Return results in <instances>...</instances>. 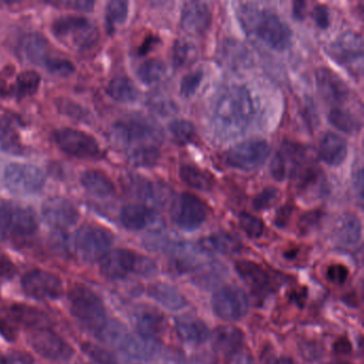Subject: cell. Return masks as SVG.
Listing matches in <instances>:
<instances>
[{"instance_id": "cell-59", "label": "cell", "mask_w": 364, "mask_h": 364, "mask_svg": "<svg viewBox=\"0 0 364 364\" xmlns=\"http://www.w3.org/2000/svg\"><path fill=\"white\" fill-rule=\"evenodd\" d=\"M157 42H159V39L154 37L148 38L142 44L141 48H140V55H146V53L150 52V50H152L153 46H156Z\"/></svg>"}, {"instance_id": "cell-19", "label": "cell", "mask_w": 364, "mask_h": 364, "mask_svg": "<svg viewBox=\"0 0 364 364\" xmlns=\"http://www.w3.org/2000/svg\"><path fill=\"white\" fill-rule=\"evenodd\" d=\"M235 269L242 280L255 293H270L276 287V277L255 262H236Z\"/></svg>"}, {"instance_id": "cell-57", "label": "cell", "mask_w": 364, "mask_h": 364, "mask_svg": "<svg viewBox=\"0 0 364 364\" xmlns=\"http://www.w3.org/2000/svg\"><path fill=\"white\" fill-rule=\"evenodd\" d=\"M334 351L338 355H347V353L351 351V344L349 342L348 338H341L334 343L333 345Z\"/></svg>"}, {"instance_id": "cell-7", "label": "cell", "mask_w": 364, "mask_h": 364, "mask_svg": "<svg viewBox=\"0 0 364 364\" xmlns=\"http://www.w3.org/2000/svg\"><path fill=\"white\" fill-rule=\"evenodd\" d=\"M73 244L76 253L82 261L95 263L112 250V236L103 228L84 225L76 232Z\"/></svg>"}, {"instance_id": "cell-31", "label": "cell", "mask_w": 364, "mask_h": 364, "mask_svg": "<svg viewBox=\"0 0 364 364\" xmlns=\"http://www.w3.org/2000/svg\"><path fill=\"white\" fill-rule=\"evenodd\" d=\"M41 76L33 70L21 72L14 84L10 85L9 95H14L18 101L33 97L39 90Z\"/></svg>"}, {"instance_id": "cell-10", "label": "cell", "mask_w": 364, "mask_h": 364, "mask_svg": "<svg viewBox=\"0 0 364 364\" xmlns=\"http://www.w3.org/2000/svg\"><path fill=\"white\" fill-rule=\"evenodd\" d=\"M270 155L268 142L251 139L240 142L230 149L225 154V161L230 167L245 172L255 171L264 165Z\"/></svg>"}, {"instance_id": "cell-14", "label": "cell", "mask_w": 364, "mask_h": 364, "mask_svg": "<svg viewBox=\"0 0 364 364\" xmlns=\"http://www.w3.org/2000/svg\"><path fill=\"white\" fill-rule=\"evenodd\" d=\"M213 310L219 318L227 321L242 319L248 312L249 300L240 287H225L213 296Z\"/></svg>"}, {"instance_id": "cell-53", "label": "cell", "mask_w": 364, "mask_h": 364, "mask_svg": "<svg viewBox=\"0 0 364 364\" xmlns=\"http://www.w3.org/2000/svg\"><path fill=\"white\" fill-rule=\"evenodd\" d=\"M321 218V213L318 210H314V212L306 213V215L301 217L299 221V229L302 231V233L312 230L317 223H319Z\"/></svg>"}, {"instance_id": "cell-26", "label": "cell", "mask_w": 364, "mask_h": 364, "mask_svg": "<svg viewBox=\"0 0 364 364\" xmlns=\"http://www.w3.org/2000/svg\"><path fill=\"white\" fill-rule=\"evenodd\" d=\"M80 184L90 195L100 199L112 197L116 191L112 181L100 170L88 169L82 172Z\"/></svg>"}, {"instance_id": "cell-21", "label": "cell", "mask_w": 364, "mask_h": 364, "mask_svg": "<svg viewBox=\"0 0 364 364\" xmlns=\"http://www.w3.org/2000/svg\"><path fill=\"white\" fill-rule=\"evenodd\" d=\"M315 78L318 92L328 103L342 104L348 99L350 90L336 72L328 68H319Z\"/></svg>"}, {"instance_id": "cell-42", "label": "cell", "mask_w": 364, "mask_h": 364, "mask_svg": "<svg viewBox=\"0 0 364 364\" xmlns=\"http://www.w3.org/2000/svg\"><path fill=\"white\" fill-rule=\"evenodd\" d=\"M240 225L242 231L250 238H259L263 235L265 225L259 217L248 213H242L240 216Z\"/></svg>"}, {"instance_id": "cell-12", "label": "cell", "mask_w": 364, "mask_h": 364, "mask_svg": "<svg viewBox=\"0 0 364 364\" xmlns=\"http://www.w3.org/2000/svg\"><path fill=\"white\" fill-rule=\"evenodd\" d=\"M208 210L205 203L191 193H181L171 206L173 223L181 229L193 231L205 223Z\"/></svg>"}, {"instance_id": "cell-24", "label": "cell", "mask_w": 364, "mask_h": 364, "mask_svg": "<svg viewBox=\"0 0 364 364\" xmlns=\"http://www.w3.org/2000/svg\"><path fill=\"white\" fill-rule=\"evenodd\" d=\"M348 153L346 140L334 133H327L319 144L318 154L327 165L336 167L346 159Z\"/></svg>"}, {"instance_id": "cell-30", "label": "cell", "mask_w": 364, "mask_h": 364, "mask_svg": "<svg viewBox=\"0 0 364 364\" xmlns=\"http://www.w3.org/2000/svg\"><path fill=\"white\" fill-rule=\"evenodd\" d=\"M149 294L153 299L156 300L168 310L178 311L184 308L186 304V300L182 294L176 287L166 283L153 284L149 289Z\"/></svg>"}, {"instance_id": "cell-63", "label": "cell", "mask_w": 364, "mask_h": 364, "mask_svg": "<svg viewBox=\"0 0 364 364\" xmlns=\"http://www.w3.org/2000/svg\"><path fill=\"white\" fill-rule=\"evenodd\" d=\"M328 364H351V363H349V362H346V361H332Z\"/></svg>"}, {"instance_id": "cell-50", "label": "cell", "mask_w": 364, "mask_h": 364, "mask_svg": "<svg viewBox=\"0 0 364 364\" xmlns=\"http://www.w3.org/2000/svg\"><path fill=\"white\" fill-rule=\"evenodd\" d=\"M191 46L186 41L178 40L174 43L173 48V63L176 67L180 68L184 65L188 60L191 55Z\"/></svg>"}, {"instance_id": "cell-20", "label": "cell", "mask_w": 364, "mask_h": 364, "mask_svg": "<svg viewBox=\"0 0 364 364\" xmlns=\"http://www.w3.org/2000/svg\"><path fill=\"white\" fill-rule=\"evenodd\" d=\"M212 24V10L204 1H187L181 16L183 31L189 35L201 36Z\"/></svg>"}, {"instance_id": "cell-52", "label": "cell", "mask_w": 364, "mask_h": 364, "mask_svg": "<svg viewBox=\"0 0 364 364\" xmlns=\"http://www.w3.org/2000/svg\"><path fill=\"white\" fill-rule=\"evenodd\" d=\"M313 20L316 23L317 26L321 29H327L330 25L329 10L326 6L317 5L313 9Z\"/></svg>"}, {"instance_id": "cell-1", "label": "cell", "mask_w": 364, "mask_h": 364, "mask_svg": "<svg viewBox=\"0 0 364 364\" xmlns=\"http://www.w3.org/2000/svg\"><path fill=\"white\" fill-rule=\"evenodd\" d=\"M255 106L248 89L244 86H230L217 99L213 120L221 135L234 137L248 127Z\"/></svg>"}, {"instance_id": "cell-28", "label": "cell", "mask_w": 364, "mask_h": 364, "mask_svg": "<svg viewBox=\"0 0 364 364\" xmlns=\"http://www.w3.org/2000/svg\"><path fill=\"white\" fill-rule=\"evenodd\" d=\"M9 315L20 325L33 330L48 328L50 323V319L43 311L25 304H14L10 306Z\"/></svg>"}, {"instance_id": "cell-34", "label": "cell", "mask_w": 364, "mask_h": 364, "mask_svg": "<svg viewBox=\"0 0 364 364\" xmlns=\"http://www.w3.org/2000/svg\"><path fill=\"white\" fill-rule=\"evenodd\" d=\"M200 246L208 252L233 253L240 249V244L230 234L216 233L201 240Z\"/></svg>"}, {"instance_id": "cell-16", "label": "cell", "mask_w": 364, "mask_h": 364, "mask_svg": "<svg viewBox=\"0 0 364 364\" xmlns=\"http://www.w3.org/2000/svg\"><path fill=\"white\" fill-rule=\"evenodd\" d=\"M29 343L36 353L52 361H65L74 353L73 347L50 328L33 330Z\"/></svg>"}, {"instance_id": "cell-17", "label": "cell", "mask_w": 364, "mask_h": 364, "mask_svg": "<svg viewBox=\"0 0 364 364\" xmlns=\"http://www.w3.org/2000/svg\"><path fill=\"white\" fill-rule=\"evenodd\" d=\"M306 150L304 146L294 144H283L277 152L270 165L272 176L277 181H284L287 178H296L306 166Z\"/></svg>"}, {"instance_id": "cell-41", "label": "cell", "mask_w": 364, "mask_h": 364, "mask_svg": "<svg viewBox=\"0 0 364 364\" xmlns=\"http://www.w3.org/2000/svg\"><path fill=\"white\" fill-rule=\"evenodd\" d=\"M129 16V3L122 0H112L106 7V21L110 28L123 24Z\"/></svg>"}, {"instance_id": "cell-22", "label": "cell", "mask_w": 364, "mask_h": 364, "mask_svg": "<svg viewBox=\"0 0 364 364\" xmlns=\"http://www.w3.org/2000/svg\"><path fill=\"white\" fill-rule=\"evenodd\" d=\"M18 52L27 63L46 67V63L54 57L52 55L50 42L40 33H29L20 42Z\"/></svg>"}, {"instance_id": "cell-49", "label": "cell", "mask_w": 364, "mask_h": 364, "mask_svg": "<svg viewBox=\"0 0 364 364\" xmlns=\"http://www.w3.org/2000/svg\"><path fill=\"white\" fill-rule=\"evenodd\" d=\"M348 268L343 264H332L328 267L327 278L334 284H343L348 278Z\"/></svg>"}, {"instance_id": "cell-54", "label": "cell", "mask_w": 364, "mask_h": 364, "mask_svg": "<svg viewBox=\"0 0 364 364\" xmlns=\"http://www.w3.org/2000/svg\"><path fill=\"white\" fill-rule=\"evenodd\" d=\"M16 266L12 263L11 259H8L3 253H0V278H12L16 274Z\"/></svg>"}, {"instance_id": "cell-39", "label": "cell", "mask_w": 364, "mask_h": 364, "mask_svg": "<svg viewBox=\"0 0 364 364\" xmlns=\"http://www.w3.org/2000/svg\"><path fill=\"white\" fill-rule=\"evenodd\" d=\"M328 120L336 129L346 134L353 133L360 127L355 117L348 110L342 109V108H333L330 110Z\"/></svg>"}, {"instance_id": "cell-36", "label": "cell", "mask_w": 364, "mask_h": 364, "mask_svg": "<svg viewBox=\"0 0 364 364\" xmlns=\"http://www.w3.org/2000/svg\"><path fill=\"white\" fill-rule=\"evenodd\" d=\"M157 146H138L127 149V159L135 167H152L159 159Z\"/></svg>"}, {"instance_id": "cell-5", "label": "cell", "mask_w": 364, "mask_h": 364, "mask_svg": "<svg viewBox=\"0 0 364 364\" xmlns=\"http://www.w3.org/2000/svg\"><path fill=\"white\" fill-rule=\"evenodd\" d=\"M112 140L117 144L129 149L138 146H157L163 139V133L144 119H131L118 122L112 129Z\"/></svg>"}, {"instance_id": "cell-25", "label": "cell", "mask_w": 364, "mask_h": 364, "mask_svg": "<svg viewBox=\"0 0 364 364\" xmlns=\"http://www.w3.org/2000/svg\"><path fill=\"white\" fill-rule=\"evenodd\" d=\"M210 338L213 347L217 351L231 355L240 350L244 341V333L240 328L234 326H220L214 330Z\"/></svg>"}, {"instance_id": "cell-6", "label": "cell", "mask_w": 364, "mask_h": 364, "mask_svg": "<svg viewBox=\"0 0 364 364\" xmlns=\"http://www.w3.org/2000/svg\"><path fill=\"white\" fill-rule=\"evenodd\" d=\"M328 54L349 73L361 76L363 71V38L353 31L338 36L327 48Z\"/></svg>"}, {"instance_id": "cell-45", "label": "cell", "mask_w": 364, "mask_h": 364, "mask_svg": "<svg viewBox=\"0 0 364 364\" xmlns=\"http://www.w3.org/2000/svg\"><path fill=\"white\" fill-rule=\"evenodd\" d=\"M56 104L60 112L65 114V116L76 119L78 121L88 120V114H87L86 110L77 104L74 103V102L69 101V100L59 99Z\"/></svg>"}, {"instance_id": "cell-4", "label": "cell", "mask_w": 364, "mask_h": 364, "mask_svg": "<svg viewBox=\"0 0 364 364\" xmlns=\"http://www.w3.org/2000/svg\"><path fill=\"white\" fill-rule=\"evenodd\" d=\"M52 31L61 43L78 52L91 50L100 40L99 27L85 16H61L53 23Z\"/></svg>"}, {"instance_id": "cell-43", "label": "cell", "mask_w": 364, "mask_h": 364, "mask_svg": "<svg viewBox=\"0 0 364 364\" xmlns=\"http://www.w3.org/2000/svg\"><path fill=\"white\" fill-rule=\"evenodd\" d=\"M46 69L53 75L67 77L75 71V67L71 61L61 57L54 56L46 65Z\"/></svg>"}, {"instance_id": "cell-38", "label": "cell", "mask_w": 364, "mask_h": 364, "mask_svg": "<svg viewBox=\"0 0 364 364\" xmlns=\"http://www.w3.org/2000/svg\"><path fill=\"white\" fill-rule=\"evenodd\" d=\"M20 136L16 133L14 123L8 117L0 116V144L8 152L21 151Z\"/></svg>"}, {"instance_id": "cell-3", "label": "cell", "mask_w": 364, "mask_h": 364, "mask_svg": "<svg viewBox=\"0 0 364 364\" xmlns=\"http://www.w3.org/2000/svg\"><path fill=\"white\" fill-rule=\"evenodd\" d=\"M70 310L87 331L101 338L108 325L107 313L101 298L88 287H74L69 295Z\"/></svg>"}, {"instance_id": "cell-23", "label": "cell", "mask_w": 364, "mask_h": 364, "mask_svg": "<svg viewBox=\"0 0 364 364\" xmlns=\"http://www.w3.org/2000/svg\"><path fill=\"white\" fill-rule=\"evenodd\" d=\"M176 330L183 341L191 344H202L210 336L206 323L193 315L178 317L176 321Z\"/></svg>"}, {"instance_id": "cell-48", "label": "cell", "mask_w": 364, "mask_h": 364, "mask_svg": "<svg viewBox=\"0 0 364 364\" xmlns=\"http://www.w3.org/2000/svg\"><path fill=\"white\" fill-rule=\"evenodd\" d=\"M0 364H35V360L25 351L11 350L0 355Z\"/></svg>"}, {"instance_id": "cell-62", "label": "cell", "mask_w": 364, "mask_h": 364, "mask_svg": "<svg viewBox=\"0 0 364 364\" xmlns=\"http://www.w3.org/2000/svg\"><path fill=\"white\" fill-rule=\"evenodd\" d=\"M304 8H306V4L304 3L294 4V14L299 20L304 18Z\"/></svg>"}, {"instance_id": "cell-40", "label": "cell", "mask_w": 364, "mask_h": 364, "mask_svg": "<svg viewBox=\"0 0 364 364\" xmlns=\"http://www.w3.org/2000/svg\"><path fill=\"white\" fill-rule=\"evenodd\" d=\"M169 132L174 141L178 144H187L193 141L196 135L195 125L187 120H174L169 124Z\"/></svg>"}, {"instance_id": "cell-58", "label": "cell", "mask_w": 364, "mask_h": 364, "mask_svg": "<svg viewBox=\"0 0 364 364\" xmlns=\"http://www.w3.org/2000/svg\"><path fill=\"white\" fill-rule=\"evenodd\" d=\"M0 334H3L5 338L9 341H14L16 338V331L11 326L8 325L1 317H0Z\"/></svg>"}, {"instance_id": "cell-15", "label": "cell", "mask_w": 364, "mask_h": 364, "mask_svg": "<svg viewBox=\"0 0 364 364\" xmlns=\"http://www.w3.org/2000/svg\"><path fill=\"white\" fill-rule=\"evenodd\" d=\"M144 259L129 249H112L100 261V269L105 278L120 280L132 272H141Z\"/></svg>"}, {"instance_id": "cell-51", "label": "cell", "mask_w": 364, "mask_h": 364, "mask_svg": "<svg viewBox=\"0 0 364 364\" xmlns=\"http://www.w3.org/2000/svg\"><path fill=\"white\" fill-rule=\"evenodd\" d=\"M54 5L67 8V9L76 10L80 12H91L95 8V1L90 0H71V1H59Z\"/></svg>"}, {"instance_id": "cell-13", "label": "cell", "mask_w": 364, "mask_h": 364, "mask_svg": "<svg viewBox=\"0 0 364 364\" xmlns=\"http://www.w3.org/2000/svg\"><path fill=\"white\" fill-rule=\"evenodd\" d=\"M21 284L24 293L33 299H58L63 294L61 279L46 270L33 269L26 272L23 276Z\"/></svg>"}, {"instance_id": "cell-29", "label": "cell", "mask_w": 364, "mask_h": 364, "mask_svg": "<svg viewBox=\"0 0 364 364\" xmlns=\"http://www.w3.org/2000/svg\"><path fill=\"white\" fill-rule=\"evenodd\" d=\"M336 240L344 246H355L362 238L361 220L357 215L346 214L338 221L334 230Z\"/></svg>"}, {"instance_id": "cell-18", "label": "cell", "mask_w": 364, "mask_h": 364, "mask_svg": "<svg viewBox=\"0 0 364 364\" xmlns=\"http://www.w3.org/2000/svg\"><path fill=\"white\" fill-rule=\"evenodd\" d=\"M42 215L50 227L65 230L73 227L80 219L76 206L67 198L52 197L42 204Z\"/></svg>"}, {"instance_id": "cell-2", "label": "cell", "mask_w": 364, "mask_h": 364, "mask_svg": "<svg viewBox=\"0 0 364 364\" xmlns=\"http://www.w3.org/2000/svg\"><path fill=\"white\" fill-rule=\"evenodd\" d=\"M242 24L264 44L274 50H284L291 46L289 25L269 10H244Z\"/></svg>"}, {"instance_id": "cell-8", "label": "cell", "mask_w": 364, "mask_h": 364, "mask_svg": "<svg viewBox=\"0 0 364 364\" xmlns=\"http://www.w3.org/2000/svg\"><path fill=\"white\" fill-rule=\"evenodd\" d=\"M38 228L37 215L31 208L14 202L0 204V232L7 235L24 237L35 234Z\"/></svg>"}, {"instance_id": "cell-35", "label": "cell", "mask_w": 364, "mask_h": 364, "mask_svg": "<svg viewBox=\"0 0 364 364\" xmlns=\"http://www.w3.org/2000/svg\"><path fill=\"white\" fill-rule=\"evenodd\" d=\"M180 178L185 184L200 191H210L213 180L208 174L195 166L183 165L180 169Z\"/></svg>"}, {"instance_id": "cell-27", "label": "cell", "mask_w": 364, "mask_h": 364, "mask_svg": "<svg viewBox=\"0 0 364 364\" xmlns=\"http://www.w3.org/2000/svg\"><path fill=\"white\" fill-rule=\"evenodd\" d=\"M154 219V213L142 204H129L121 210L120 220L123 227L129 231H140L148 227Z\"/></svg>"}, {"instance_id": "cell-61", "label": "cell", "mask_w": 364, "mask_h": 364, "mask_svg": "<svg viewBox=\"0 0 364 364\" xmlns=\"http://www.w3.org/2000/svg\"><path fill=\"white\" fill-rule=\"evenodd\" d=\"M266 364H296L295 361L289 357L272 358Z\"/></svg>"}, {"instance_id": "cell-56", "label": "cell", "mask_w": 364, "mask_h": 364, "mask_svg": "<svg viewBox=\"0 0 364 364\" xmlns=\"http://www.w3.org/2000/svg\"><path fill=\"white\" fill-rule=\"evenodd\" d=\"M291 212H293V208L291 206H284V208H280L277 213L276 219H274L277 227H285L291 218Z\"/></svg>"}, {"instance_id": "cell-47", "label": "cell", "mask_w": 364, "mask_h": 364, "mask_svg": "<svg viewBox=\"0 0 364 364\" xmlns=\"http://www.w3.org/2000/svg\"><path fill=\"white\" fill-rule=\"evenodd\" d=\"M278 197L279 191L276 188H265L253 198V208L257 210H266L277 201Z\"/></svg>"}, {"instance_id": "cell-46", "label": "cell", "mask_w": 364, "mask_h": 364, "mask_svg": "<svg viewBox=\"0 0 364 364\" xmlns=\"http://www.w3.org/2000/svg\"><path fill=\"white\" fill-rule=\"evenodd\" d=\"M88 357H90L93 361L97 364H114V358L105 349L101 348L97 345L91 344V343H84L82 346Z\"/></svg>"}, {"instance_id": "cell-32", "label": "cell", "mask_w": 364, "mask_h": 364, "mask_svg": "<svg viewBox=\"0 0 364 364\" xmlns=\"http://www.w3.org/2000/svg\"><path fill=\"white\" fill-rule=\"evenodd\" d=\"M135 319L138 334L144 338H154L155 340L156 336L163 331V315L159 314L155 310H149V309L140 310L136 314Z\"/></svg>"}, {"instance_id": "cell-60", "label": "cell", "mask_w": 364, "mask_h": 364, "mask_svg": "<svg viewBox=\"0 0 364 364\" xmlns=\"http://www.w3.org/2000/svg\"><path fill=\"white\" fill-rule=\"evenodd\" d=\"M355 188H357L358 193H359L360 200H362V196H363V172L360 169L355 176Z\"/></svg>"}, {"instance_id": "cell-33", "label": "cell", "mask_w": 364, "mask_h": 364, "mask_svg": "<svg viewBox=\"0 0 364 364\" xmlns=\"http://www.w3.org/2000/svg\"><path fill=\"white\" fill-rule=\"evenodd\" d=\"M107 93L112 100L123 104L134 103L139 95L135 84L127 77H116L110 80Z\"/></svg>"}, {"instance_id": "cell-55", "label": "cell", "mask_w": 364, "mask_h": 364, "mask_svg": "<svg viewBox=\"0 0 364 364\" xmlns=\"http://www.w3.org/2000/svg\"><path fill=\"white\" fill-rule=\"evenodd\" d=\"M228 364H255L252 357L245 351L237 350L229 355Z\"/></svg>"}, {"instance_id": "cell-37", "label": "cell", "mask_w": 364, "mask_h": 364, "mask_svg": "<svg viewBox=\"0 0 364 364\" xmlns=\"http://www.w3.org/2000/svg\"><path fill=\"white\" fill-rule=\"evenodd\" d=\"M167 73V67L164 61L159 59H151L140 65L137 71L138 78L144 85L152 86L164 80Z\"/></svg>"}, {"instance_id": "cell-11", "label": "cell", "mask_w": 364, "mask_h": 364, "mask_svg": "<svg viewBox=\"0 0 364 364\" xmlns=\"http://www.w3.org/2000/svg\"><path fill=\"white\" fill-rule=\"evenodd\" d=\"M55 142L63 152L70 156L80 159H97L101 155V148L97 140L90 134L80 129H58L54 134Z\"/></svg>"}, {"instance_id": "cell-44", "label": "cell", "mask_w": 364, "mask_h": 364, "mask_svg": "<svg viewBox=\"0 0 364 364\" xmlns=\"http://www.w3.org/2000/svg\"><path fill=\"white\" fill-rule=\"evenodd\" d=\"M202 80H203V73L201 71L193 72L185 75L181 82V93L183 97H193L199 89Z\"/></svg>"}, {"instance_id": "cell-9", "label": "cell", "mask_w": 364, "mask_h": 364, "mask_svg": "<svg viewBox=\"0 0 364 364\" xmlns=\"http://www.w3.org/2000/svg\"><path fill=\"white\" fill-rule=\"evenodd\" d=\"M46 176L37 166L29 164H9L4 172V182L16 195H35L46 185Z\"/></svg>"}]
</instances>
